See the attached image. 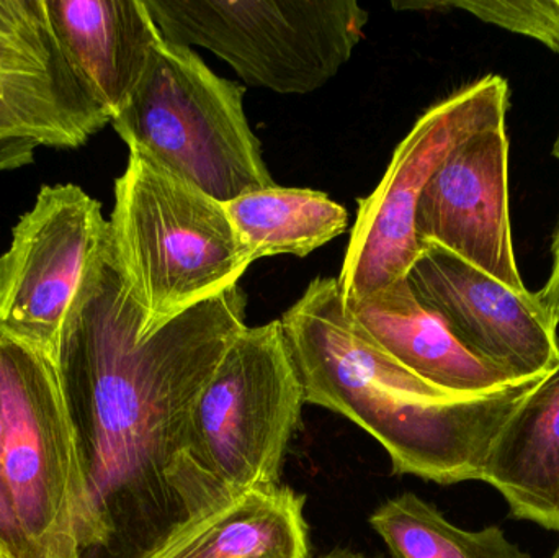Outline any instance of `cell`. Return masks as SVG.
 Returning <instances> with one entry per match:
<instances>
[{
	"label": "cell",
	"mask_w": 559,
	"mask_h": 558,
	"mask_svg": "<svg viewBox=\"0 0 559 558\" xmlns=\"http://www.w3.org/2000/svg\"><path fill=\"white\" fill-rule=\"evenodd\" d=\"M229 219L254 261L311 254L348 228V213L328 193L265 187L225 203Z\"/></svg>",
	"instance_id": "obj_17"
},
{
	"label": "cell",
	"mask_w": 559,
	"mask_h": 558,
	"mask_svg": "<svg viewBox=\"0 0 559 558\" xmlns=\"http://www.w3.org/2000/svg\"><path fill=\"white\" fill-rule=\"evenodd\" d=\"M108 252L143 337L239 285L255 262L225 203L136 153L115 180Z\"/></svg>",
	"instance_id": "obj_3"
},
{
	"label": "cell",
	"mask_w": 559,
	"mask_h": 558,
	"mask_svg": "<svg viewBox=\"0 0 559 558\" xmlns=\"http://www.w3.org/2000/svg\"><path fill=\"white\" fill-rule=\"evenodd\" d=\"M368 521L393 558H532L501 527L462 530L411 491L384 501Z\"/></svg>",
	"instance_id": "obj_18"
},
{
	"label": "cell",
	"mask_w": 559,
	"mask_h": 558,
	"mask_svg": "<svg viewBox=\"0 0 559 558\" xmlns=\"http://www.w3.org/2000/svg\"><path fill=\"white\" fill-rule=\"evenodd\" d=\"M130 147L222 203L275 186L245 111V87L160 36L140 85L111 120Z\"/></svg>",
	"instance_id": "obj_4"
},
{
	"label": "cell",
	"mask_w": 559,
	"mask_h": 558,
	"mask_svg": "<svg viewBox=\"0 0 559 558\" xmlns=\"http://www.w3.org/2000/svg\"><path fill=\"white\" fill-rule=\"evenodd\" d=\"M551 558H559V543H558L557 550H555L554 556H551Z\"/></svg>",
	"instance_id": "obj_23"
},
{
	"label": "cell",
	"mask_w": 559,
	"mask_h": 558,
	"mask_svg": "<svg viewBox=\"0 0 559 558\" xmlns=\"http://www.w3.org/2000/svg\"><path fill=\"white\" fill-rule=\"evenodd\" d=\"M246 304L236 285L140 336L108 252L55 364L78 471L75 557L153 558L235 500L200 459L193 409L248 328Z\"/></svg>",
	"instance_id": "obj_1"
},
{
	"label": "cell",
	"mask_w": 559,
	"mask_h": 558,
	"mask_svg": "<svg viewBox=\"0 0 559 558\" xmlns=\"http://www.w3.org/2000/svg\"><path fill=\"white\" fill-rule=\"evenodd\" d=\"M318 558H380V557L365 556V554L354 553V550L342 549V547H337V549L331 550V553L322 554V556L318 557Z\"/></svg>",
	"instance_id": "obj_21"
},
{
	"label": "cell",
	"mask_w": 559,
	"mask_h": 558,
	"mask_svg": "<svg viewBox=\"0 0 559 558\" xmlns=\"http://www.w3.org/2000/svg\"><path fill=\"white\" fill-rule=\"evenodd\" d=\"M419 246L407 282L468 353L515 382L557 366L558 324L538 294L501 284L442 246Z\"/></svg>",
	"instance_id": "obj_11"
},
{
	"label": "cell",
	"mask_w": 559,
	"mask_h": 558,
	"mask_svg": "<svg viewBox=\"0 0 559 558\" xmlns=\"http://www.w3.org/2000/svg\"><path fill=\"white\" fill-rule=\"evenodd\" d=\"M305 403L282 321L246 328L197 400L200 459L236 497L277 487Z\"/></svg>",
	"instance_id": "obj_8"
},
{
	"label": "cell",
	"mask_w": 559,
	"mask_h": 558,
	"mask_svg": "<svg viewBox=\"0 0 559 558\" xmlns=\"http://www.w3.org/2000/svg\"><path fill=\"white\" fill-rule=\"evenodd\" d=\"M400 10L462 9L486 23L531 36L559 52V0H445V2H393Z\"/></svg>",
	"instance_id": "obj_19"
},
{
	"label": "cell",
	"mask_w": 559,
	"mask_h": 558,
	"mask_svg": "<svg viewBox=\"0 0 559 558\" xmlns=\"http://www.w3.org/2000/svg\"><path fill=\"white\" fill-rule=\"evenodd\" d=\"M111 123L69 69L45 0H0V170L75 150Z\"/></svg>",
	"instance_id": "obj_10"
},
{
	"label": "cell",
	"mask_w": 559,
	"mask_h": 558,
	"mask_svg": "<svg viewBox=\"0 0 559 558\" xmlns=\"http://www.w3.org/2000/svg\"><path fill=\"white\" fill-rule=\"evenodd\" d=\"M305 503L282 484L245 491L153 558H309Z\"/></svg>",
	"instance_id": "obj_16"
},
{
	"label": "cell",
	"mask_w": 559,
	"mask_h": 558,
	"mask_svg": "<svg viewBox=\"0 0 559 558\" xmlns=\"http://www.w3.org/2000/svg\"><path fill=\"white\" fill-rule=\"evenodd\" d=\"M348 311L394 363L443 392L479 396L515 383L468 353L447 324L417 300L407 278L381 288Z\"/></svg>",
	"instance_id": "obj_14"
},
{
	"label": "cell",
	"mask_w": 559,
	"mask_h": 558,
	"mask_svg": "<svg viewBox=\"0 0 559 558\" xmlns=\"http://www.w3.org/2000/svg\"><path fill=\"white\" fill-rule=\"evenodd\" d=\"M160 36L200 46L249 85L309 94L347 64L370 20L355 0H144Z\"/></svg>",
	"instance_id": "obj_6"
},
{
	"label": "cell",
	"mask_w": 559,
	"mask_h": 558,
	"mask_svg": "<svg viewBox=\"0 0 559 558\" xmlns=\"http://www.w3.org/2000/svg\"><path fill=\"white\" fill-rule=\"evenodd\" d=\"M481 482L502 495L515 520L559 533V363L502 426Z\"/></svg>",
	"instance_id": "obj_15"
},
{
	"label": "cell",
	"mask_w": 559,
	"mask_h": 558,
	"mask_svg": "<svg viewBox=\"0 0 559 558\" xmlns=\"http://www.w3.org/2000/svg\"><path fill=\"white\" fill-rule=\"evenodd\" d=\"M59 49L111 120L140 85L159 29L144 0H45Z\"/></svg>",
	"instance_id": "obj_13"
},
{
	"label": "cell",
	"mask_w": 559,
	"mask_h": 558,
	"mask_svg": "<svg viewBox=\"0 0 559 558\" xmlns=\"http://www.w3.org/2000/svg\"><path fill=\"white\" fill-rule=\"evenodd\" d=\"M309 405L345 416L390 455L391 474L481 482L489 452L538 380L459 396L394 363L354 320L334 277H316L280 318Z\"/></svg>",
	"instance_id": "obj_2"
},
{
	"label": "cell",
	"mask_w": 559,
	"mask_h": 558,
	"mask_svg": "<svg viewBox=\"0 0 559 558\" xmlns=\"http://www.w3.org/2000/svg\"><path fill=\"white\" fill-rule=\"evenodd\" d=\"M78 471L51 360L0 337V558L75 557Z\"/></svg>",
	"instance_id": "obj_5"
},
{
	"label": "cell",
	"mask_w": 559,
	"mask_h": 558,
	"mask_svg": "<svg viewBox=\"0 0 559 558\" xmlns=\"http://www.w3.org/2000/svg\"><path fill=\"white\" fill-rule=\"evenodd\" d=\"M554 156L557 157V159L559 161V133H558L557 141H555Z\"/></svg>",
	"instance_id": "obj_22"
},
{
	"label": "cell",
	"mask_w": 559,
	"mask_h": 558,
	"mask_svg": "<svg viewBox=\"0 0 559 558\" xmlns=\"http://www.w3.org/2000/svg\"><path fill=\"white\" fill-rule=\"evenodd\" d=\"M551 249H554V268H551L547 285L538 292V297L559 327V225Z\"/></svg>",
	"instance_id": "obj_20"
},
{
	"label": "cell",
	"mask_w": 559,
	"mask_h": 558,
	"mask_svg": "<svg viewBox=\"0 0 559 558\" xmlns=\"http://www.w3.org/2000/svg\"><path fill=\"white\" fill-rule=\"evenodd\" d=\"M509 85L489 74L432 105L397 144L380 186L358 200L357 218L338 275L345 307L354 308L409 274L419 241L416 209L450 151L483 128L506 123Z\"/></svg>",
	"instance_id": "obj_7"
},
{
	"label": "cell",
	"mask_w": 559,
	"mask_h": 558,
	"mask_svg": "<svg viewBox=\"0 0 559 558\" xmlns=\"http://www.w3.org/2000/svg\"><path fill=\"white\" fill-rule=\"evenodd\" d=\"M416 235L419 245L442 246L501 284L527 290L512 245L506 123L450 151L417 202Z\"/></svg>",
	"instance_id": "obj_12"
},
{
	"label": "cell",
	"mask_w": 559,
	"mask_h": 558,
	"mask_svg": "<svg viewBox=\"0 0 559 558\" xmlns=\"http://www.w3.org/2000/svg\"><path fill=\"white\" fill-rule=\"evenodd\" d=\"M107 254L100 202L75 183L41 187L0 254V337L56 364L69 314Z\"/></svg>",
	"instance_id": "obj_9"
}]
</instances>
